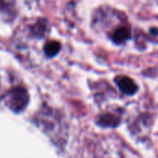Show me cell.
<instances>
[{
  "instance_id": "cell-1",
  "label": "cell",
  "mask_w": 158,
  "mask_h": 158,
  "mask_svg": "<svg viewBox=\"0 0 158 158\" xmlns=\"http://www.w3.org/2000/svg\"><path fill=\"white\" fill-rule=\"evenodd\" d=\"M28 102V94L23 88H16L10 91L8 104L15 112H21Z\"/></svg>"
},
{
  "instance_id": "cell-2",
  "label": "cell",
  "mask_w": 158,
  "mask_h": 158,
  "mask_svg": "<svg viewBox=\"0 0 158 158\" xmlns=\"http://www.w3.org/2000/svg\"><path fill=\"white\" fill-rule=\"evenodd\" d=\"M114 81H115V84L117 85L118 89L125 95L133 96L139 90V87L136 84V82L132 78H130L127 75H118L115 77Z\"/></svg>"
},
{
  "instance_id": "cell-3",
  "label": "cell",
  "mask_w": 158,
  "mask_h": 158,
  "mask_svg": "<svg viewBox=\"0 0 158 158\" xmlns=\"http://www.w3.org/2000/svg\"><path fill=\"white\" fill-rule=\"evenodd\" d=\"M131 38V30L126 25L116 27L111 35V39L116 45H122Z\"/></svg>"
},
{
  "instance_id": "cell-4",
  "label": "cell",
  "mask_w": 158,
  "mask_h": 158,
  "mask_svg": "<svg viewBox=\"0 0 158 158\" xmlns=\"http://www.w3.org/2000/svg\"><path fill=\"white\" fill-rule=\"evenodd\" d=\"M99 124L102 127H115L121 122V116L117 114L113 113H106L102 114L99 117Z\"/></svg>"
},
{
  "instance_id": "cell-5",
  "label": "cell",
  "mask_w": 158,
  "mask_h": 158,
  "mask_svg": "<svg viewBox=\"0 0 158 158\" xmlns=\"http://www.w3.org/2000/svg\"><path fill=\"white\" fill-rule=\"evenodd\" d=\"M48 30V24L46 20H39L35 25L32 26V32L35 35L42 37Z\"/></svg>"
},
{
  "instance_id": "cell-6",
  "label": "cell",
  "mask_w": 158,
  "mask_h": 158,
  "mask_svg": "<svg viewBox=\"0 0 158 158\" xmlns=\"http://www.w3.org/2000/svg\"><path fill=\"white\" fill-rule=\"evenodd\" d=\"M60 49V44L57 41H49L45 45L44 50L47 56L53 57L55 56Z\"/></svg>"
}]
</instances>
